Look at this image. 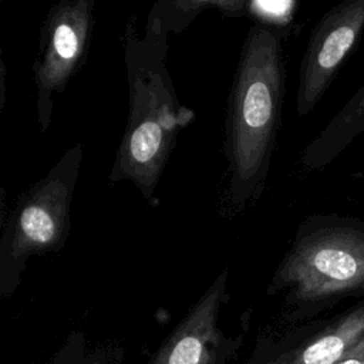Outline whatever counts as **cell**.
<instances>
[{"label": "cell", "mask_w": 364, "mask_h": 364, "mask_svg": "<svg viewBox=\"0 0 364 364\" xmlns=\"http://www.w3.org/2000/svg\"><path fill=\"white\" fill-rule=\"evenodd\" d=\"M94 0H61L47 13L33 64L36 112L41 132L51 124L55 97L81 68L92 37Z\"/></svg>", "instance_id": "5b68a950"}, {"label": "cell", "mask_w": 364, "mask_h": 364, "mask_svg": "<svg viewBox=\"0 0 364 364\" xmlns=\"http://www.w3.org/2000/svg\"><path fill=\"white\" fill-rule=\"evenodd\" d=\"M363 338L364 304L348 311L282 364H336L354 350Z\"/></svg>", "instance_id": "9c48e42d"}, {"label": "cell", "mask_w": 364, "mask_h": 364, "mask_svg": "<svg viewBox=\"0 0 364 364\" xmlns=\"http://www.w3.org/2000/svg\"><path fill=\"white\" fill-rule=\"evenodd\" d=\"M228 279L225 267L169 334L151 364H209L219 341V311L229 299Z\"/></svg>", "instance_id": "52a82bcc"}, {"label": "cell", "mask_w": 364, "mask_h": 364, "mask_svg": "<svg viewBox=\"0 0 364 364\" xmlns=\"http://www.w3.org/2000/svg\"><path fill=\"white\" fill-rule=\"evenodd\" d=\"M94 364H98V363H94Z\"/></svg>", "instance_id": "4fadbf2b"}, {"label": "cell", "mask_w": 364, "mask_h": 364, "mask_svg": "<svg viewBox=\"0 0 364 364\" xmlns=\"http://www.w3.org/2000/svg\"><path fill=\"white\" fill-rule=\"evenodd\" d=\"M205 9H216L212 0H182V1H156L152 10L162 18L169 33L183 30Z\"/></svg>", "instance_id": "30bf717a"}, {"label": "cell", "mask_w": 364, "mask_h": 364, "mask_svg": "<svg viewBox=\"0 0 364 364\" xmlns=\"http://www.w3.org/2000/svg\"><path fill=\"white\" fill-rule=\"evenodd\" d=\"M336 364H364V338L343 360Z\"/></svg>", "instance_id": "7c38bea8"}, {"label": "cell", "mask_w": 364, "mask_h": 364, "mask_svg": "<svg viewBox=\"0 0 364 364\" xmlns=\"http://www.w3.org/2000/svg\"><path fill=\"white\" fill-rule=\"evenodd\" d=\"M364 132V85L341 107L300 155L304 171H318L333 162Z\"/></svg>", "instance_id": "ba28073f"}, {"label": "cell", "mask_w": 364, "mask_h": 364, "mask_svg": "<svg viewBox=\"0 0 364 364\" xmlns=\"http://www.w3.org/2000/svg\"><path fill=\"white\" fill-rule=\"evenodd\" d=\"M364 30V0H344L313 27L299 70L296 112L310 114L358 44Z\"/></svg>", "instance_id": "8992f818"}, {"label": "cell", "mask_w": 364, "mask_h": 364, "mask_svg": "<svg viewBox=\"0 0 364 364\" xmlns=\"http://www.w3.org/2000/svg\"><path fill=\"white\" fill-rule=\"evenodd\" d=\"M286 94L282 31L255 23L233 75L225 124L226 181L220 212L226 218L263 196L276 149Z\"/></svg>", "instance_id": "6da1fadb"}, {"label": "cell", "mask_w": 364, "mask_h": 364, "mask_svg": "<svg viewBox=\"0 0 364 364\" xmlns=\"http://www.w3.org/2000/svg\"><path fill=\"white\" fill-rule=\"evenodd\" d=\"M169 34L151 9L144 33L129 21L124 36L128 117L109 182H131L146 200L154 198L179 134L195 118L181 104L166 68Z\"/></svg>", "instance_id": "7a4b0ae2"}, {"label": "cell", "mask_w": 364, "mask_h": 364, "mask_svg": "<svg viewBox=\"0 0 364 364\" xmlns=\"http://www.w3.org/2000/svg\"><path fill=\"white\" fill-rule=\"evenodd\" d=\"M296 6L294 1H245L242 16L253 17L257 24L280 30L291 21Z\"/></svg>", "instance_id": "8fae6325"}, {"label": "cell", "mask_w": 364, "mask_h": 364, "mask_svg": "<svg viewBox=\"0 0 364 364\" xmlns=\"http://www.w3.org/2000/svg\"><path fill=\"white\" fill-rule=\"evenodd\" d=\"M364 289V222L344 215L304 218L279 262L269 293L314 306Z\"/></svg>", "instance_id": "3957f363"}, {"label": "cell", "mask_w": 364, "mask_h": 364, "mask_svg": "<svg viewBox=\"0 0 364 364\" xmlns=\"http://www.w3.org/2000/svg\"><path fill=\"white\" fill-rule=\"evenodd\" d=\"M81 164L82 144H75L43 178L21 192L7 216H1V294L9 296L17 289L30 257L58 253L65 246Z\"/></svg>", "instance_id": "277c9868"}]
</instances>
